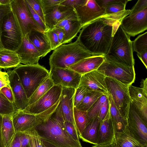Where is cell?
<instances>
[{"mask_svg": "<svg viewBox=\"0 0 147 147\" xmlns=\"http://www.w3.org/2000/svg\"><path fill=\"white\" fill-rule=\"evenodd\" d=\"M123 18L109 16L96 20L82 27L76 41L88 52L105 56Z\"/></svg>", "mask_w": 147, "mask_h": 147, "instance_id": "obj_1", "label": "cell"}, {"mask_svg": "<svg viewBox=\"0 0 147 147\" xmlns=\"http://www.w3.org/2000/svg\"><path fill=\"white\" fill-rule=\"evenodd\" d=\"M63 121L57 108L49 118L35 127L45 146L82 147L66 132Z\"/></svg>", "mask_w": 147, "mask_h": 147, "instance_id": "obj_2", "label": "cell"}, {"mask_svg": "<svg viewBox=\"0 0 147 147\" xmlns=\"http://www.w3.org/2000/svg\"><path fill=\"white\" fill-rule=\"evenodd\" d=\"M106 60L127 66L133 67L135 64L132 41L123 30L120 24L114 34Z\"/></svg>", "mask_w": 147, "mask_h": 147, "instance_id": "obj_3", "label": "cell"}, {"mask_svg": "<svg viewBox=\"0 0 147 147\" xmlns=\"http://www.w3.org/2000/svg\"><path fill=\"white\" fill-rule=\"evenodd\" d=\"M86 51L76 41L63 44L54 50L49 58L50 69L68 68L80 61L94 55Z\"/></svg>", "mask_w": 147, "mask_h": 147, "instance_id": "obj_4", "label": "cell"}, {"mask_svg": "<svg viewBox=\"0 0 147 147\" xmlns=\"http://www.w3.org/2000/svg\"><path fill=\"white\" fill-rule=\"evenodd\" d=\"M18 75L29 99L37 88L49 76V72L39 63L20 64L13 70Z\"/></svg>", "mask_w": 147, "mask_h": 147, "instance_id": "obj_5", "label": "cell"}, {"mask_svg": "<svg viewBox=\"0 0 147 147\" xmlns=\"http://www.w3.org/2000/svg\"><path fill=\"white\" fill-rule=\"evenodd\" d=\"M22 34L11 11L3 19L0 34V42L3 48L17 51L21 45Z\"/></svg>", "mask_w": 147, "mask_h": 147, "instance_id": "obj_6", "label": "cell"}, {"mask_svg": "<svg viewBox=\"0 0 147 147\" xmlns=\"http://www.w3.org/2000/svg\"><path fill=\"white\" fill-rule=\"evenodd\" d=\"M105 82L108 94L121 115L127 119L131 99L129 86L113 78L106 77Z\"/></svg>", "mask_w": 147, "mask_h": 147, "instance_id": "obj_7", "label": "cell"}, {"mask_svg": "<svg viewBox=\"0 0 147 147\" xmlns=\"http://www.w3.org/2000/svg\"><path fill=\"white\" fill-rule=\"evenodd\" d=\"M97 70L106 77L129 86L131 85L135 80L134 66H127L105 59Z\"/></svg>", "mask_w": 147, "mask_h": 147, "instance_id": "obj_8", "label": "cell"}, {"mask_svg": "<svg viewBox=\"0 0 147 147\" xmlns=\"http://www.w3.org/2000/svg\"><path fill=\"white\" fill-rule=\"evenodd\" d=\"M10 5L23 36L33 30L44 32L33 18L25 0H11Z\"/></svg>", "mask_w": 147, "mask_h": 147, "instance_id": "obj_9", "label": "cell"}, {"mask_svg": "<svg viewBox=\"0 0 147 147\" xmlns=\"http://www.w3.org/2000/svg\"><path fill=\"white\" fill-rule=\"evenodd\" d=\"M62 89L61 86H53L37 101L22 111L27 113L39 115L55 110L60 101Z\"/></svg>", "mask_w": 147, "mask_h": 147, "instance_id": "obj_10", "label": "cell"}, {"mask_svg": "<svg viewBox=\"0 0 147 147\" xmlns=\"http://www.w3.org/2000/svg\"><path fill=\"white\" fill-rule=\"evenodd\" d=\"M51 115L47 112L34 115L18 110L12 115L15 131L16 133H22L35 128L47 120Z\"/></svg>", "mask_w": 147, "mask_h": 147, "instance_id": "obj_11", "label": "cell"}, {"mask_svg": "<svg viewBox=\"0 0 147 147\" xmlns=\"http://www.w3.org/2000/svg\"><path fill=\"white\" fill-rule=\"evenodd\" d=\"M121 26L130 37H134L147 29V7L140 12L124 17Z\"/></svg>", "mask_w": 147, "mask_h": 147, "instance_id": "obj_12", "label": "cell"}, {"mask_svg": "<svg viewBox=\"0 0 147 147\" xmlns=\"http://www.w3.org/2000/svg\"><path fill=\"white\" fill-rule=\"evenodd\" d=\"M74 10L82 27L96 20L109 16L105 14V9L100 7L95 0H86Z\"/></svg>", "mask_w": 147, "mask_h": 147, "instance_id": "obj_13", "label": "cell"}, {"mask_svg": "<svg viewBox=\"0 0 147 147\" xmlns=\"http://www.w3.org/2000/svg\"><path fill=\"white\" fill-rule=\"evenodd\" d=\"M49 72L54 85L75 89L79 86L82 75L69 68H53Z\"/></svg>", "mask_w": 147, "mask_h": 147, "instance_id": "obj_14", "label": "cell"}, {"mask_svg": "<svg viewBox=\"0 0 147 147\" xmlns=\"http://www.w3.org/2000/svg\"><path fill=\"white\" fill-rule=\"evenodd\" d=\"M75 90L76 89L72 88L62 87L57 109L63 120L71 123L78 134L74 116V100Z\"/></svg>", "mask_w": 147, "mask_h": 147, "instance_id": "obj_15", "label": "cell"}, {"mask_svg": "<svg viewBox=\"0 0 147 147\" xmlns=\"http://www.w3.org/2000/svg\"><path fill=\"white\" fill-rule=\"evenodd\" d=\"M127 121L129 129L136 138L142 144L147 146V125L131 102Z\"/></svg>", "mask_w": 147, "mask_h": 147, "instance_id": "obj_16", "label": "cell"}, {"mask_svg": "<svg viewBox=\"0 0 147 147\" xmlns=\"http://www.w3.org/2000/svg\"><path fill=\"white\" fill-rule=\"evenodd\" d=\"M106 76L99 71L96 70L82 75L79 86L87 91H93L108 96L105 82Z\"/></svg>", "mask_w": 147, "mask_h": 147, "instance_id": "obj_17", "label": "cell"}, {"mask_svg": "<svg viewBox=\"0 0 147 147\" xmlns=\"http://www.w3.org/2000/svg\"><path fill=\"white\" fill-rule=\"evenodd\" d=\"M10 86L14 99V105L19 111H22L29 105V99L17 74L13 70L9 71Z\"/></svg>", "mask_w": 147, "mask_h": 147, "instance_id": "obj_18", "label": "cell"}, {"mask_svg": "<svg viewBox=\"0 0 147 147\" xmlns=\"http://www.w3.org/2000/svg\"><path fill=\"white\" fill-rule=\"evenodd\" d=\"M129 91L131 103L147 125V90L130 85Z\"/></svg>", "mask_w": 147, "mask_h": 147, "instance_id": "obj_19", "label": "cell"}, {"mask_svg": "<svg viewBox=\"0 0 147 147\" xmlns=\"http://www.w3.org/2000/svg\"><path fill=\"white\" fill-rule=\"evenodd\" d=\"M16 52L20 63L24 65L38 64L41 58L40 53L27 36H23L21 44Z\"/></svg>", "mask_w": 147, "mask_h": 147, "instance_id": "obj_20", "label": "cell"}, {"mask_svg": "<svg viewBox=\"0 0 147 147\" xmlns=\"http://www.w3.org/2000/svg\"><path fill=\"white\" fill-rule=\"evenodd\" d=\"M62 28L65 33L64 44L70 42L82 28L75 12L59 22L55 26Z\"/></svg>", "mask_w": 147, "mask_h": 147, "instance_id": "obj_21", "label": "cell"}, {"mask_svg": "<svg viewBox=\"0 0 147 147\" xmlns=\"http://www.w3.org/2000/svg\"><path fill=\"white\" fill-rule=\"evenodd\" d=\"M73 8L61 5H57L49 13L44 16V21L48 30H52L58 23L72 14Z\"/></svg>", "mask_w": 147, "mask_h": 147, "instance_id": "obj_22", "label": "cell"}, {"mask_svg": "<svg viewBox=\"0 0 147 147\" xmlns=\"http://www.w3.org/2000/svg\"><path fill=\"white\" fill-rule=\"evenodd\" d=\"M103 55H94L84 59L71 65L69 68L82 75L97 70L105 59Z\"/></svg>", "mask_w": 147, "mask_h": 147, "instance_id": "obj_23", "label": "cell"}, {"mask_svg": "<svg viewBox=\"0 0 147 147\" xmlns=\"http://www.w3.org/2000/svg\"><path fill=\"white\" fill-rule=\"evenodd\" d=\"M114 138L109 110L105 118L100 121L96 144L104 145L111 144L114 141Z\"/></svg>", "mask_w": 147, "mask_h": 147, "instance_id": "obj_24", "label": "cell"}, {"mask_svg": "<svg viewBox=\"0 0 147 147\" xmlns=\"http://www.w3.org/2000/svg\"><path fill=\"white\" fill-rule=\"evenodd\" d=\"M26 36L40 53L41 58L45 57L52 51L47 37L44 32L33 30Z\"/></svg>", "mask_w": 147, "mask_h": 147, "instance_id": "obj_25", "label": "cell"}, {"mask_svg": "<svg viewBox=\"0 0 147 147\" xmlns=\"http://www.w3.org/2000/svg\"><path fill=\"white\" fill-rule=\"evenodd\" d=\"M109 113L113 129L114 135L123 131L128 125L127 119L121 114L115 106L111 95L109 94Z\"/></svg>", "mask_w": 147, "mask_h": 147, "instance_id": "obj_26", "label": "cell"}, {"mask_svg": "<svg viewBox=\"0 0 147 147\" xmlns=\"http://www.w3.org/2000/svg\"><path fill=\"white\" fill-rule=\"evenodd\" d=\"M12 115H3L1 128V136L3 147H8L16 134L13 125Z\"/></svg>", "mask_w": 147, "mask_h": 147, "instance_id": "obj_27", "label": "cell"}, {"mask_svg": "<svg viewBox=\"0 0 147 147\" xmlns=\"http://www.w3.org/2000/svg\"><path fill=\"white\" fill-rule=\"evenodd\" d=\"M114 141L117 147H147L136 138L128 125L123 131L115 135Z\"/></svg>", "mask_w": 147, "mask_h": 147, "instance_id": "obj_28", "label": "cell"}, {"mask_svg": "<svg viewBox=\"0 0 147 147\" xmlns=\"http://www.w3.org/2000/svg\"><path fill=\"white\" fill-rule=\"evenodd\" d=\"M100 121L98 116L90 120L79 138L84 142L96 145Z\"/></svg>", "mask_w": 147, "mask_h": 147, "instance_id": "obj_29", "label": "cell"}, {"mask_svg": "<svg viewBox=\"0 0 147 147\" xmlns=\"http://www.w3.org/2000/svg\"><path fill=\"white\" fill-rule=\"evenodd\" d=\"M20 64L16 51L4 48L0 50V69L15 68Z\"/></svg>", "mask_w": 147, "mask_h": 147, "instance_id": "obj_30", "label": "cell"}, {"mask_svg": "<svg viewBox=\"0 0 147 147\" xmlns=\"http://www.w3.org/2000/svg\"><path fill=\"white\" fill-rule=\"evenodd\" d=\"M129 0H121L119 2L112 3L105 9V14L111 16H127L129 14L130 10L125 9L126 5Z\"/></svg>", "mask_w": 147, "mask_h": 147, "instance_id": "obj_31", "label": "cell"}, {"mask_svg": "<svg viewBox=\"0 0 147 147\" xmlns=\"http://www.w3.org/2000/svg\"><path fill=\"white\" fill-rule=\"evenodd\" d=\"M54 85L52 80L49 76L37 88L29 98V105L37 101Z\"/></svg>", "mask_w": 147, "mask_h": 147, "instance_id": "obj_32", "label": "cell"}, {"mask_svg": "<svg viewBox=\"0 0 147 147\" xmlns=\"http://www.w3.org/2000/svg\"><path fill=\"white\" fill-rule=\"evenodd\" d=\"M74 116L79 136L81 134L88 123L87 111L80 110L74 107Z\"/></svg>", "mask_w": 147, "mask_h": 147, "instance_id": "obj_33", "label": "cell"}, {"mask_svg": "<svg viewBox=\"0 0 147 147\" xmlns=\"http://www.w3.org/2000/svg\"><path fill=\"white\" fill-rule=\"evenodd\" d=\"M103 94L93 91H87L81 103L76 108L78 109L87 111L98 98Z\"/></svg>", "mask_w": 147, "mask_h": 147, "instance_id": "obj_34", "label": "cell"}, {"mask_svg": "<svg viewBox=\"0 0 147 147\" xmlns=\"http://www.w3.org/2000/svg\"><path fill=\"white\" fill-rule=\"evenodd\" d=\"M108 96L104 94L102 95L87 111L88 123L92 119L98 116L103 104L108 98Z\"/></svg>", "mask_w": 147, "mask_h": 147, "instance_id": "obj_35", "label": "cell"}, {"mask_svg": "<svg viewBox=\"0 0 147 147\" xmlns=\"http://www.w3.org/2000/svg\"><path fill=\"white\" fill-rule=\"evenodd\" d=\"M18 110L0 91V114L12 115Z\"/></svg>", "mask_w": 147, "mask_h": 147, "instance_id": "obj_36", "label": "cell"}, {"mask_svg": "<svg viewBox=\"0 0 147 147\" xmlns=\"http://www.w3.org/2000/svg\"><path fill=\"white\" fill-rule=\"evenodd\" d=\"M23 132L26 134L29 138L28 147H46L35 128L30 129Z\"/></svg>", "mask_w": 147, "mask_h": 147, "instance_id": "obj_37", "label": "cell"}, {"mask_svg": "<svg viewBox=\"0 0 147 147\" xmlns=\"http://www.w3.org/2000/svg\"><path fill=\"white\" fill-rule=\"evenodd\" d=\"M133 51L140 54L147 50V32L139 35L132 41Z\"/></svg>", "mask_w": 147, "mask_h": 147, "instance_id": "obj_38", "label": "cell"}, {"mask_svg": "<svg viewBox=\"0 0 147 147\" xmlns=\"http://www.w3.org/2000/svg\"><path fill=\"white\" fill-rule=\"evenodd\" d=\"M64 0H40L44 15L49 13Z\"/></svg>", "mask_w": 147, "mask_h": 147, "instance_id": "obj_39", "label": "cell"}, {"mask_svg": "<svg viewBox=\"0 0 147 147\" xmlns=\"http://www.w3.org/2000/svg\"><path fill=\"white\" fill-rule=\"evenodd\" d=\"M44 32L47 37L52 50L60 46L58 36L52 30H48Z\"/></svg>", "mask_w": 147, "mask_h": 147, "instance_id": "obj_40", "label": "cell"}, {"mask_svg": "<svg viewBox=\"0 0 147 147\" xmlns=\"http://www.w3.org/2000/svg\"><path fill=\"white\" fill-rule=\"evenodd\" d=\"M87 91L81 86H78L76 89L74 97V107H77L80 105L85 96Z\"/></svg>", "mask_w": 147, "mask_h": 147, "instance_id": "obj_41", "label": "cell"}, {"mask_svg": "<svg viewBox=\"0 0 147 147\" xmlns=\"http://www.w3.org/2000/svg\"><path fill=\"white\" fill-rule=\"evenodd\" d=\"M34 10L40 16L44 22V15L43 13L40 0H26Z\"/></svg>", "mask_w": 147, "mask_h": 147, "instance_id": "obj_42", "label": "cell"}, {"mask_svg": "<svg viewBox=\"0 0 147 147\" xmlns=\"http://www.w3.org/2000/svg\"><path fill=\"white\" fill-rule=\"evenodd\" d=\"M63 124L66 132L76 140L80 142L78 134L76 131L74 127L70 123L64 121Z\"/></svg>", "mask_w": 147, "mask_h": 147, "instance_id": "obj_43", "label": "cell"}, {"mask_svg": "<svg viewBox=\"0 0 147 147\" xmlns=\"http://www.w3.org/2000/svg\"><path fill=\"white\" fill-rule=\"evenodd\" d=\"M26 1V0H25ZM32 16L35 22L45 32L47 28L44 22L40 16L34 10L32 7L26 1Z\"/></svg>", "mask_w": 147, "mask_h": 147, "instance_id": "obj_44", "label": "cell"}, {"mask_svg": "<svg viewBox=\"0 0 147 147\" xmlns=\"http://www.w3.org/2000/svg\"><path fill=\"white\" fill-rule=\"evenodd\" d=\"M146 7H147V0H139L130 10L129 15L138 13Z\"/></svg>", "mask_w": 147, "mask_h": 147, "instance_id": "obj_45", "label": "cell"}, {"mask_svg": "<svg viewBox=\"0 0 147 147\" xmlns=\"http://www.w3.org/2000/svg\"><path fill=\"white\" fill-rule=\"evenodd\" d=\"M86 0H64L60 5L70 7L74 9L84 4Z\"/></svg>", "mask_w": 147, "mask_h": 147, "instance_id": "obj_46", "label": "cell"}, {"mask_svg": "<svg viewBox=\"0 0 147 147\" xmlns=\"http://www.w3.org/2000/svg\"><path fill=\"white\" fill-rule=\"evenodd\" d=\"M0 91L9 101L14 105V99L10 86L2 88L0 90Z\"/></svg>", "mask_w": 147, "mask_h": 147, "instance_id": "obj_47", "label": "cell"}, {"mask_svg": "<svg viewBox=\"0 0 147 147\" xmlns=\"http://www.w3.org/2000/svg\"><path fill=\"white\" fill-rule=\"evenodd\" d=\"M109 102L108 98L103 104L98 116L100 121L105 117L109 111Z\"/></svg>", "mask_w": 147, "mask_h": 147, "instance_id": "obj_48", "label": "cell"}, {"mask_svg": "<svg viewBox=\"0 0 147 147\" xmlns=\"http://www.w3.org/2000/svg\"><path fill=\"white\" fill-rule=\"evenodd\" d=\"M9 86L10 82L7 72L0 70V90L4 87Z\"/></svg>", "mask_w": 147, "mask_h": 147, "instance_id": "obj_49", "label": "cell"}, {"mask_svg": "<svg viewBox=\"0 0 147 147\" xmlns=\"http://www.w3.org/2000/svg\"><path fill=\"white\" fill-rule=\"evenodd\" d=\"M11 11L10 4H0V30L2 20L4 17Z\"/></svg>", "mask_w": 147, "mask_h": 147, "instance_id": "obj_50", "label": "cell"}, {"mask_svg": "<svg viewBox=\"0 0 147 147\" xmlns=\"http://www.w3.org/2000/svg\"><path fill=\"white\" fill-rule=\"evenodd\" d=\"M52 30L57 35L60 46L64 44L65 33L63 30L62 28L57 26H55Z\"/></svg>", "mask_w": 147, "mask_h": 147, "instance_id": "obj_51", "label": "cell"}, {"mask_svg": "<svg viewBox=\"0 0 147 147\" xmlns=\"http://www.w3.org/2000/svg\"><path fill=\"white\" fill-rule=\"evenodd\" d=\"M121 0H95L98 5L101 8L105 9L109 5L115 2H120Z\"/></svg>", "mask_w": 147, "mask_h": 147, "instance_id": "obj_52", "label": "cell"}, {"mask_svg": "<svg viewBox=\"0 0 147 147\" xmlns=\"http://www.w3.org/2000/svg\"><path fill=\"white\" fill-rule=\"evenodd\" d=\"M19 133L21 147H28L29 141L28 136L24 132Z\"/></svg>", "mask_w": 147, "mask_h": 147, "instance_id": "obj_53", "label": "cell"}, {"mask_svg": "<svg viewBox=\"0 0 147 147\" xmlns=\"http://www.w3.org/2000/svg\"><path fill=\"white\" fill-rule=\"evenodd\" d=\"M8 147H21L19 133H16L13 140Z\"/></svg>", "mask_w": 147, "mask_h": 147, "instance_id": "obj_54", "label": "cell"}, {"mask_svg": "<svg viewBox=\"0 0 147 147\" xmlns=\"http://www.w3.org/2000/svg\"><path fill=\"white\" fill-rule=\"evenodd\" d=\"M138 57L141 60L143 64L147 69V50L145 51L140 54H137Z\"/></svg>", "mask_w": 147, "mask_h": 147, "instance_id": "obj_55", "label": "cell"}, {"mask_svg": "<svg viewBox=\"0 0 147 147\" xmlns=\"http://www.w3.org/2000/svg\"><path fill=\"white\" fill-rule=\"evenodd\" d=\"M92 147H117L116 143L114 141L111 144L106 145H95L92 146Z\"/></svg>", "mask_w": 147, "mask_h": 147, "instance_id": "obj_56", "label": "cell"}, {"mask_svg": "<svg viewBox=\"0 0 147 147\" xmlns=\"http://www.w3.org/2000/svg\"><path fill=\"white\" fill-rule=\"evenodd\" d=\"M140 86L141 88L147 90V79H143L141 82Z\"/></svg>", "mask_w": 147, "mask_h": 147, "instance_id": "obj_57", "label": "cell"}, {"mask_svg": "<svg viewBox=\"0 0 147 147\" xmlns=\"http://www.w3.org/2000/svg\"><path fill=\"white\" fill-rule=\"evenodd\" d=\"M3 115L0 114V147H3L1 136V128Z\"/></svg>", "mask_w": 147, "mask_h": 147, "instance_id": "obj_58", "label": "cell"}, {"mask_svg": "<svg viewBox=\"0 0 147 147\" xmlns=\"http://www.w3.org/2000/svg\"><path fill=\"white\" fill-rule=\"evenodd\" d=\"M11 1V0H0V3L1 5H9Z\"/></svg>", "mask_w": 147, "mask_h": 147, "instance_id": "obj_59", "label": "cell"}, {"mask_svg": "<svg viewBox=\"0 0 147 147\" xmlns=\"http://www.w3.org/2000/svg\"><path fill=\"white\" fill-rule=\"evenodd\" d=\"M3 48L2 47L1 45V43L0 42V50H1Z\"/></svg>", "mask_w": 147, "mask_h": 147, "instance_id": "obj_60", "label": "cell"}]
</instances>
